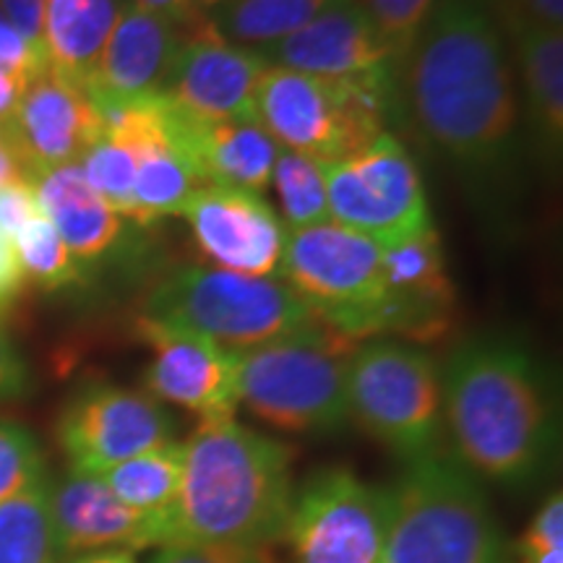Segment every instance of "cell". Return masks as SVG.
Masks as SVG:
<instances>
[{"instance_id": "cell-32", "label": "cell", "mask_w": 563, "mask_h": 563, "mask_svg": "<svg viewBox=\"0 0 563 563\" xmlns=\"http://www.w3.org/2000/svg\"><path fill=\"white\" fill-rule=\"evenodd\" d=\"M47 481L45 454L30 428L0 418V506Z\"/></svg>"}, {"instance_id": "cell-16", "label": "cell", "mask_w": 563, "mask_h": 563, "mask_svg": "<svg viewBox=\"0 0 563 563\" xmlns=\"http://www.w3.org/2000/svg\"><path fill=\"white\" fill-rule=\"evenodd\" d=\"M180 214L199 251L217 269L245 277H277L287 228L256 191L201 186L188 196Z\"/></svg>"}, {"instance_id": "cell-33", "label": "cell", "mask_w": 563, "mask_h": 563, "mask_svg": "<svg viewBox=\"0 0 563 563\" xmlns=\"http://www.w3.org/2000/svg\"><path fill=\"white\" fill-rule=\"evenodd\" d=\"M382 40L391 66L399 70L418 34L431 16L435 0H357Z\"/></svg>"}, {"instance_id": "cell-22", "label": "cell", "mask_w": 563, "mask_h": 563, "mask_svg": "<svg viewBox=\"0 0 563 563\" xmlns=\"http://www.w3.org/2000/svg\"><path fill=\"white\" fill-rule=\"evenodd\" d=\"M180 146L203 186L256 194L272 183L282 152L258 121H194L188 115L180 118Z\"/></svg>"}, {"instance_id": "cell-39", "label": "cell", "mask_w": 563, "mask_h": 563, "mask_svg": "<svg viewBox=\"0 0 563 563\" xmlns=\"http://www.w3.org/2000/svg\"><path fill=\"white\" fill-rule=\"evenodd\" d=\"M32 391V373L16 344L0 327V405L21 402Z\"/></svg>"}, {"instance_id": "cell-25", "label": "cell", "mask_w": 563, "mask_h": 563, "mask_svg": "<svg viewBox=\"0 0 563 563\" xmlns=\"http://www.w3.org/2000/svg\"><path fill=\"white\" fill-rule=\"evenodd\" d=\"M175 108V104H173ZM136 180H133V214L131 222L146 224L162 217L180 214L196 188L203 183L196 175L191 159L180 146V112L175 108L173 129L165 136H157L136 146Z\"/></svg>"}, {"instance_id": "cell-24", "label": "cell", "mask_w": 563, "mask_h": 563, "mask_svg": "<svg viewBox=\"0 0 563 563\" xmlns=\"http://www.w3.org/2000/svg\"><path fill=\"white\" fill-rule=\"evenodd\" d=\"M514 42L534 152L548 165H559L563 150V32H525Z\"/></svg>"}, {"instance_id": "cell-6", "label": "cell", "mask_w": 563, "mask_h": 563, "mask_svg": "<svg viewBox=\"0 0 563 563\" xmlns=\"http://www.w3.org/2000/svg\"><path fill=\"white\" fill-rule=\"evenodd\" d=\"M382 563H504V538L483 485L452 456H431L389 485Z\"/></svg>"}, {"instance_id": "cell-19", "label": "cell", "mask_w": 563, "mask_h": 563, "mask_svg": "<svg viewBox=\"0 0 563 563\" xmlns=\"http://www.w3.org/2000/svg\"><path fill=\"white\" fill-rule=\"evenodd\" d=\"M186 32L125 0L84 91L91 102H131L165 91Z\"/></svg>"}, {"instance_id": "cell-43", "label": "cell", "mask_w": 563, "mask_h": 563, "mask_svg": "<svg viewBox=\"0 0 563 563\" xmlns=\"http://www.w3.org/2000/svg\"><path fill=\"white\" fill-rule=\"evenodd\" d=\"M21 91H24V87H21L16 76L0 68V123H5L13 115V110H16L21 100Z\"/></svg>"}, {"instance_id": "cell-2", "label": "cell", "mask_w": 563, "mask_h": 563, "mask_svg": "<svg viewBox=\"0 0 563 563\" xmlns=\"http://www.w3.org/2000/svg\"><path fill=\"white\" fill-rule=\"evenodd\" d=\"M441 407L452 460L477 483L522 488L559 454V397L522 344L501 336L460 344L441 371Z\"/></svg>"}, {"instance_id": "cell-18", "label": "cell", "mask_w": 563, "mask_h": 563, "mask_svg": "<svg viewBox=\"0 0 563 563\" xmlns=\"http://www.w3.org/2000/svg\"><path fill=\"white\" fill-rule=\"evenodd\" d=\"M389 336L431 342L446 334L456 306L441 238L433 228L382 245Z\"/></svg>"}, {"instance_id": "cell-38", "label": "cell", "mask_w": 563, "mask_h": 563, "mask_svg": "<svg viewBox=\"0 0 563 563\" xmlns=\"http://www.w3.org/2000/svg\"><path fill=\"white\" fill-rule=\"evenodd\" d=\"M40 214L42 209L32 180L13 178L0 186V238L3 241L13 243L19 230Z\"/></svg>"}, {"instance_id": "cell-27", "label": "cell", "mask_w": 563, "mask_h": 563, "mask_svg": "<svg viewBox=\"0 0 563 563\" xmlns=\"http://www.w3.org/2000/svg\"><path fill=\"white\" fill-rule=\"evenodd\" d=\"M340 0H232L209 11L207 21L217 37L243 47H264L290 37L308 21Z\"/></svg>"}, {"instance_id": "cell-11", "label": "cell", "mask_w": 563, "mask_h": 563, "mask_svg": "<svg viewBox=\"0 0 563 563\" xmlns=\"http://www.w3.org/2000/svg\"><path fill=\"white\" fill-rule=\"evenodd\" d=\"M329 220L378 245L433 228L418 167L394 133H382L355 157L323 167Z\"/></svg>"}, {"instance_id": "cell-44", "label": "cell", "mask_w": 563, "mask_h": 563, "mask_svg": "<svg viewBox=\"0 0 563 563\" xmlns=\"http://www.w3.org/2000/svg\"><path fill=\"white\" fill-rule=\"evenodd\" d=\"M68 563H136V559L129 551H97L74 555Z\"/></svg>"}, {"instance_id": "cell-13", "label": "cell", "mask_w": 563, "mask_h": 563, "mask_svg": "<svg viewBox=\"0 0 563 563\" xmlns=\"http://www.w3.org/2000/svg\"><path fill=\"white\" fill-rule=\"evenodd\" d=\"M3 131L5 152L16 159L21 175L34 180L53 167L79 165L84 152L102 136V123L87 91L47 68L21 91Z\"/></svg>"}, {"instance_id": "cell-15", "label": "cell", "mask_w": 563, "mask_h": 563, "mask_svg": "<svg viewBox=\"0 0 563 563\" xmlns=\"http://www.w3.org/2000/svg\"><path fill=\"white\" fill-rule=\"evenodd\" d=\"M266 68L256 47L232 45L203 21L183 37L162 95L194 121H258L256 91Z\"/></svg>"}, {"instance_id": "cell-26", "label": "cell", "mask_w": 563, "mask_h": 563, "mask_svg": "<svg viewBox=\"0 0 563 563\" xmlns=\"http://www.w3.org/2000/svg\"><path fill=\"white\" fill-rule=\"evenodd\" d=\"M118 501L146 517L170 519L183 481V441H167L100 473ZM173 530V527H170Z\"/></svg>"}, {"instance_id": "cell-42", "label": "cell", "mask_w": 563, "mask_h": 563, "mask_svg": "<svg viewBox=\"0 0 563 563\" xmlns=\"http://www.w3.org/2000/svg\"><path fill=\"white\" fill-rule=\"evenodd\" d=\"M21 287H24V272H21L16 249L0 238V313L13 306V300L21 295Z\"/></svg>"}, {"instance_id": "cell-7", "label": "cell", "mask_w": 563, "mask_h": 563, "mask_svg": "<svg viewBox=\"0 0 563 563\" xmlns=\"http://www.w3.org/2000/svg\"><path fill=\"white\" fill-rule=\"evenodd\" d=\"M141 316L191 329L230 352L253 350L321 323L285 279L203 266H186L162 279L144 300Z\"/></svg>"}, {"instance_id": "cell-3", "label": "cell", "mask_w": 563, "mask_h": 563, "mask_svg": "<svg viewBox=\"0 0 563 563\" xmlns=\"http://www.w3.org/2000/svg\"><path fill=\"white\" fill-rule=\"evenodd\" d=\"M292 446L232 418L201 420L183 441L173 543L269 551L292 509Z\"/></svg>"}, {"instance_id": "cell-20", "label": "cell", "mask_w": 563, "mask_h": 563, "mask_svg": "<svg viewBox=\"0 0 563 563\" xmlns=\"http://www.w3.org/2000/svg\"><path fill=\"white\" fill-rule=\"evenodd\" d=\"M256 51L269 66L300 70L321 79H342L391 66L382 40L357 0H340L290 37Z\"/></svg>"}, {"instance_id": "cell-1", "label": "cell", "mask_w": 563, "mask_h": 563, "mask_svg": "<svg viewBox=\"0 0 563 563\" xmlns=\"http://www.w3.org/2000/svg\"><path fill=\"white\" fill-rule=\"evenodd\" d=\"M399 104L464 178L501 183L519 154V102L493 0H435L397 70Z\"/></svg>"}, {"instance_id": "cell-35", "label": "cell", "mask_w": 563, "mask_h": 563, "mask_svg": "<svg viewBox=\"0 0 563 563\" xmlns=\"http://www.w3.org/2000/svg\"><path fill=\"white\" fill-rule=\"evenodd\" d=\"M493 11L511 40L525 32H563V0H493Z\"/></svg>"}, {"instance_id": "cell-8", "label": "cell", "mask_w": 563, "mask_h": 563, "mask_svg": "<svg viewBox=\"0 0 563 563\" xmlns=\"http://www.w3.org/2000/svg\"><path fill=\"white\" fill-rule=\"evenodd\" d=\"M277 277L308 302L323 327L350 342L389 340L382 245L368 235L332 220L287 230Z\"/></svg>"}, {"instance_id": "cell-28", "label": "cell", "mask_w": 563, "mask_h": 563, "mask_svg": "<svg viewBox=\"0 0 563 563\" xmlns=\"http://www.w3.org/2000/svg\"><path fill=\"white\" fill-rule=\"evenodd\" d=\"M47 483L0 506V563L60 561L47 511Z\"/></svg>"}, {"instance_id": "cell-17", "label": "cell", "mask_w": 563, "mask_h": 563, "mask_svg": "<svg viewBox=\"0 0 563 563\" xmlns=\"http://www.w3.org/2000/svg\"><path fill=\"white\" fill-rule=\"evenodd\" d=\"M47 511L60 559L97 551L136 553L173 543L170 519L129 509L100 475L68 470L58 483H47Z\"/></svg>"}, {"instance_id": "cell-47", "label": "cell", "mask_w": 563, "mask_h": 563, "mask_svg": "<svg viewBox=\"0 0 563 563\" xmlns=\"http://www.w3.org/2000/svg\"><path fill=\"white\" fill-rule=\"evenodd\" d=\"M0 146L5 150V131H3V123H0Z\"/></svg>"}, {"instance_id": "cell-36", "label": "cell", "mask_w": 563, "mask_h": 563, "mask_svg": "<svg viewBox=\"0 0 563 563\" xmlns=\"http://www.w3.org/2000/svg\"><path fill=\"white\" fill-rule=\"evenodd\" d=\"M150 563H272L266 551L249 548L203 545V543H170L162 545Z\"/></svg>"}, {"instance_id": "cell-5", "label": "cell", "mask_w": 563, "mask_h": 563, "mask_svg": "<svg viewBox=\"0 0 563 563\" xmlns=\"http://www.w3.org/2000/svg\"><path fill=\"white\" fill-rule=\"evenodd\" d=\"M357 342L316 323L235 352V397L274 431L332 435L350 422L347 373Z\"/></svg>"}, {"instance_id": "cell-40", "label": "cell", "mask_w": 563, "mask_h": 563, "mask_svg": "<svg viewBox=\"0 0 563 563\" xmlns=\"http://www.w3.org/2000/svg\"><path fill=\"white\" fill-rule=\"evenodd\" d=\"M0 11H3V16L11 21L13 30L30 42L34 51L45 53V40H42L45 0H0Z\"/></svg>"}, {"instance_id": "cell-45", "label": "cell", "mask_w": 563, "mask_h": 563, "mask_svg": "<svg viewBox=\"0 0 563 563\" xmlns=\"http://www.w3.org/2000/svg\"><path fill=\"white\" fill-rule=\"evenodd\" d=\"M13 178H24V175H21L16 159H13L11 154L0 146V186H5V183Z\"/></svg>"}, {"instance_id": "cell-41", "label": "cell", "mask_w": 563, "mask_h": 563, "mask_svg": "<svg viewBox=\"0 0 563 563\" xmlns=\"http://www.w3.org/2000/svg\"><path fill=\"white\" fill-rule=\"evenodd\" d=\"M131 3L141 5V9L150 13H157V16L167 19L183 32H191L207 21V11H203L201 0H131Z\"/></svg>"}, {"instance_id": "cell-23", "label": "cell", "mask_w": 563, "mask_h": 563, "mask_svg": "<svg viewBox=\"0 0 563 563\" xmlns=\"http://www.w3.org/2000/svg\"><path fill=\"white\" fill-rule=\"evenodd\" d=\"M125 0H45L47 68L76 87H87Z\"/></svg>"}, {"instance_id": "cell-9", "label": "cell", "mask_w": 563, "mask_h": 563, "mask_svg": "<svg viewBox=\"0 0 563 563\" xmlns=\"http://www.w3.org/2000/svg\"><path fill=\"white\" fill-rule=\"evenodd\" d=\"M347 407L350 420L405 464L441 454V368L426 350L402 340L357 344Z\"/></svg>"}, {"instance_id": "cell-4", "label": "cell", "mask_w": 563, "mask_h": 563, "mask_svg": "<svg viewBox=\"0 0 563 563\" xmlns=\"http://www.w3.org/2000/svg\"><path fill=\"white\" fill-rule=\"evenodd\" d=\"M397 68L321 79L269 66L256 91V118L279 150L334 165L363 152L397 118Z\"/></svg>"}, {"instance_id": "cell-46", "label": "cell", "mask_w": 563, "mask_h": 563, "mask_svg": "<svg viewBox=\"0 0 563 563\" xmlns=\"http://www.w3.org/2000/svg\"><path fill=\"white\" fill-rule=\"evenodd\" d=\"M224 3H232V0H201V5H203V11H214V9H220V5H224Z\"/></svg>"}, {"instance_id": "cell-29", "label": "cell", "mask_w": 563, "mask_h": 563, "mask_svg": "<svg viewBox=\"0 0 563 563\" xmlns=\"http://www.w3.org/2000/svg\"><path fill=\"white\" fill-rule=\"evenodd\" d=\"M269 186L279 196L287 230L329 222L327 173L316 159L282 150L274 162Z\"/></svg>"}, {"instance_id": "cell-31", "label": "cell", "mask_w": 563, "mask_h": 563, "mask_svg": "<svg viewBox=\"0 0 563 563\" xmlns=\"http://www.w3.org/2000/svg\"><path fill=\"white\" fill-rule=\"evenodd\" d=\"M136 152L123 141L100 136L84 152L79 167L100 199L115 209L123 220L133 214V180H136Z\"/></svg>"}, {"instance_id": "cell-34", "label": "cell", "mask_w": 563, "mask_h": 563, "mask_svg": "<svg viewBox=\"0 0 563 563\" xmlns=\"http://www.w3.org/2000/svg\"><path fill=\"white\" fill-rule=\"evenodd\" d=\"M517 563H563V498L555 490L519 534Z\"/></svg>"}, {"instance_id": "cell-12", "label": "cell", "mask_w": 563, "mask_h": 563, "mask_svg": "<svg viewBox=\"0 0 563 563\" xmlns=\"http://www.w3.org/2000/svg\"><path fill=\"white\" fill-rule=\"evenodd\" d=\"M55 435L70 470L100 475L175 441V422L152 394L115 384H87L63 405Z\"/></svg>"}, {"instance_id": "cell-30", "label": "cell", "mask_w": 563, "mask_h": 563, "mask_svg": "<svg viewBox=\"0 0 563 563\" xmlns=\"http://www.w3.org/2000/svg\"><path fill=\"white\" fill-rule=\"evenodd\" d=\"M13 249H16L24 279L37 285L40 290L58 292L87 279L45 214L34 217L19 230V235L13 238Z\"/></svg>"}, {"instance_id": "cell-37", "label": "cell", "mask_w": 563, "mask_h": 563, "mask_svg": "<svg viewBox=\"0 0 563 563\" xmlns=\"http://www.w3.org/2000/svg\"><path fill=\"white\" fill-rule=\"evenodd\" d=\"M0 68L16 76L21 87H26L34 76L47 70V55L34 51L30 42L13 30L11 21L3 16V11H0Z\"/></svg>"}, {"instance_id": "cell-21", "label": "cell", "mask_w": 563, "mask_h": 563, "mask_svg": "<svg viewBox=\"0 0 563 563\" xmlns=\"http://www.w3.org/2000/svg\"><path fill=\"white\" fill-rule=\"evenodd\" d=\"M34 191L42 214L58 230L70 256L87 277V269L115 256L129 224L89 186L79 165H63L37 175Z\"/></svg>"}, {"instance_id": "cell-14", "label": "cell", "mask_w": 563, "mask_h": 563, "mask_svg": "<svg viewBox=\"0 0 563 563\" xmlns=\"http://www.w3.org/2000/svg\"><path fill=\"white\" fill-rule=\"evenodd\" d=\"M136 336L152 350L144 386L157 402L178 405L201 420L235 415V352L150 316L136 319Z\"/></svg>"}, {"instance_id": "cell-10", "label": "cell", "mask_w": 563, "mask_h": 563, "mask_svg": "<svg viewBox=\"0 0 563 563\" xmlns=\"http://www.w3.org/2000/svg\"><path fill=\"white\" fill-rule=\"evenodd\" d=\"M389 490L350 467H323L295 485L279 543L285 563H382Z\"/></svg>"}]
</instances>
